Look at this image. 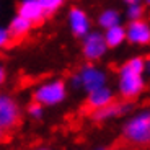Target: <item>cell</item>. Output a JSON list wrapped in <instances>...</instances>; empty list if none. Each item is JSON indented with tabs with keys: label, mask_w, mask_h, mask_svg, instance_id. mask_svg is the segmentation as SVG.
Masks as SVG:
<instances>
[{
	"label": "cell",
	"mask_w": 150,
	"mask_h": 150,
	"mask_svg": "<svg viewBox=\"0 0 150 150\" xmlns=\"http://www.w3.org/2000/svg\"><path fill=\"white\" fill-rule=\"evenodd\" d=\"M100 23H101V26H105V28L114 26L117 23V13L116 11H105L101 15V18H100Z\"/></svg>",
	"instance_id": "13"
},
{
	"label": "cell",
	"mask_w": 150,
	"mask_h": 150,
	"mask_svg": "<svg viewBox=\"0 0 150 150\" xmlns=\"http://www.w3.org/2000/svg\"><path fill=\"white\" fill-rule=\"evenodd\" d=\"M38 2H39V5H41L44 13H51L56 8H59L60 4H62V0H38Z\"/></svg>",
	"instance_id": "14"
},
{
	"label": "cell",
	"mask_w": 150,
	"mask_h": 150,
	"mask_svg": "<svg viewBox=\"0 0 150 150\" xmlns=\"http://www.w3.org/2000/svg\"><path fill=\"white\" fill-rule=\"evenodd\" d=\"M103 80H105L103 74H100L98 70H93V69H91V70H85V74L82 75V82L85 83V86L90 91L100 88L101 83H103Z\"/></svg>",
	"instance_id": "11"
},
{
	"label": "cell",
	"mask_w": 150,
	"mask_h": 150,
	"mask_svg": "<svg viewBox=\"0 0 150 150\" xmlns=\"http://www.w3.org/2000/svg\"><path fill=\"white\" fill-rule=\"evenodd\" d=\"M112 100H114V98L111 96V91L103 90L101 86H100V88H96V90L90 91V98H88V100L83 103L82 112H83V114H88V116H91V114H93L96 109L106 106L108 103H111Z\"/></svg>",
	"instance_id": "5"
},
{
	"label": "cell",
	"mask_w": 150,
	"mask_h": 150,
	"mask_svg": "<svg viewBox=\"0 0 150 150\" xmlns=\"http://www.w3.org/2000/svg\"><path fill=\"white\" fill-rule=\"evenodd\" d=\"M129 39L132 42H149V38H150V33H149V26L147 23L142 21V20H134L129 26V33H127Z\"/></svg>",
	"instance_id": "9"
},
{
	"label": "cell",
	"mask_w": 150,
	"mask_h": 150,
	"mask_svg": "<svg viewBox=\"0 0 150 150\" xmlns=\"http://www.w3.org/2000/svg\"><path fill=\"white\" fill-rule=\"evenodd\" d=\"M30 28H31V23L28 21L26 18H23V16H20V15L16 16L10 25V31H7V34H8L7 47H11V46H15L16 42L21 41Z\"/></svg>",
	"instance_id": "7"
},
{
	"label": "cell",
	"mask_w": 150,
	"mask_h": 150,
	"mask_svg": "<svg viewBox=\"0 0 150 150\" xmlns=\"http://www.w3.org/2000/svg\"><path fill=\"white\" fill-rule=\"evenodd\" d=\"M20 16L26 18L31 25H41L42 18H44V11H42L41 5L38 0H25L21 5L18 7Z\"/></svg>",
	"instance_id": "6"
},
{
	"label": "cell",
	"mask_w": 150,
	"mask_h": 150,
	"mask_svg": "<svg viewBox=\"0 0 150 150\" xmlns=\"http://www.w3.org/2000/svg\"><path fill=\"white\" fill-rule=\"evenodd\" d=\"M105 49H106V42L103 39V36L95 33L88 36V39L85 42V47H83V52H85V56L88 59H98L105 52Z\"/></svg>",
	"instance_id": "8"
},
{
	"label": "cell",
	"mask_w": 150,
	"mask_h": 150,
	"mask_svg": "<svg viewBox=\"0 0 150 150\" xmlns=\"http://www.w3.org/2000/svg\"><path fill=\"white\" fill-rule=\"evenodd\" d=\"M20 122L21 116L15 101H11L10 98L0 96V127L7 132H11V129L18 127Z\"/></svg>",
	"instance_id": "3"
},
{
	"label": "cell",
	"mask_w": 150,
	"mask_h": 150,
	"mask_svg": "<svg viewBox=\"0 0 150 150\" xmlns=\"http://www.w3.org/2000/svg\"><path fill=\"white\" fill-rule=\"evenodd\" d=\"M65 96V88L62 82H56L51 85H46L34 93V101L42 103V105H54L64 100Z\"/></svg>",
	"instance_id": "4"
},
{
	"label": "cell",
	"mask_w": 150,
	"mask_h": 150,
	"mask_svg": "<svg viewBox=\"0 0 150 150\" xmlns=\"http://www.w3.org/2000/svg\"><path fill=\"white\" fill-rule=\"evenodd\" d=\"M108 33H106V38H105V42L106 46H111V47H114V46H117L121 41L124 39V36H126V33H124V30L121 26H111L108 28Z\"/></svg>",
	"instance_id": "12"
},
{
	"label": "cell",
	"mask_w": 150,
	"mask_h": 150,
	"mask_svg": "<svg viewBox=\"0 0 150 150\" xmlns=\"http://www.w3.org/2000/svg\"><path fill=\"white\" fill-rule=\"evenodd\" d=\"M4 79H5V74H4V69H0V83L4 82Z\"/></svg>",
	"instance_id": "19"
},
{
	"label": "cell",
	"mask_w": 150,
	"mask_h": 150,
	"mask_svg": "<svg viewBox=\"0 0 150 150\" xmlns=\"http://www.w3.org/2000/svg\"><path fill=\"white\" fill-rule=\"evenodd\" d=\"M127 2H129V4H131V5H135V4H137V2H139V0H127Z\"/></svg>",
	"instance_id": "20"
},
{
	"label": "cell",
	"mask_w": 150,
	"mask_h": 150,
	"mask_svg": "<svg viewBox=\"0 0 150 150\" xmlns=\"http://www.w3.org/2000/svg\"><path fill=\"white\" fill-rule=\"evenodd\" d=\"M108 150H109V149H108Z\"/></svg>",
	"instance_id": "21"
},
{
	"label": "cell",
	"mask_w": 150,
	"mask_h": 150,
	"mask_svg": "<svg viewBox=\"0 0 150 150\" xmlns=\"http://www.w3.org/2000/svg\"><path fill=\"white\" fill-rule=\"evenodd\" d=\"M129 15H131V18H140V15H142V7H139V5L135 4L132 5V8L129 10Z\"/></svg>",
	"instance_id": "16"
},
{
	"label": "cell",
	"mask_w": 150,
	"mask_h": 150,
	"mask_svg": "<svg viewBox=\"0 0 150 150\" xmlns=\"http://www.w3.org/2000/svg\"><path fill=\"white\" fill-rule=\"evenodd\" d=\"M7 42H8V34H7V31L0 30V47H2V46H7Z\"/></svg>",
	"instance_id": "17"
},
{
	"label": "cell",
	"mask_w": 150,
	"mask_h": 150,
	"mask_svg": "<svg viewBox=\"0 0 150 150\" xmlns=\"http://www.w3.org/2000/svg\"><path fill=\"white\" fill-rule=\"evenodd\" d=\"M28 111H30L33 116H39V114H41V103H38V101L31 103V105L28 106Z\"/></svg>",
	"instance_id": "15"
},
{
	"label": "cell",
	"mask_w": 150,
	"mask_h": 150,
	"mask_svg": "<svg viewBox=\"0 0 150 150\" xmlns=\"http://www.w3.org/2000/svg\"><path fill=\"white\" fill-rule=\"evenodd\" d=\"M142 79L139 72L132 70L131 67L124 65L121 70V93H122V101L129 103L134 101L142 91Z\"/></svg>",
	"instance_id": "2"
},
{
	"label": "cell",
	"mask_w": 150,
	"mask_h": 150,
	"mask_svg": "<svg viewBox=\"0 0 150 150\" xmlns=\"http://www.w3.org/2000/svg\"><path fill=\"white\" fill-rule=\"evenodd\" d=\"M149 135H150V117L149 114L139 116L134 119L129 126H126L121 139L117 140L112 149H124V150H140L149 145Z\"/></svg>",
	"instance_id": "1"
},
{
	"label": "cell",
	"mask_w": 150,
	"mask_h": 150,
	"mask_svg": "<svg viewBox=\"0 0 150 150\" xmlns=\"http://www.w3.org/2000/svg\"><path fill=\"white\" fill-rule=\"evenodd\" d=\"M70 21H72V28H74V33L77 36H82V34L86 33L88 30V20H86L85 13L77 8L70 11Z\"/></svg>",
	"instance_id": "10"
},
{
	"label": "cell",
	"mask_w": 150,
	"mask_h": 150,
	"mask_svg": "<svg viewBox=\"0 0 150 150\" xmlns=\"http://www.w3.org/2000/svg\"><path fill=\"white\" fill-rule=\"evenodd\" d=\"M4 135H10V132H7L5 129L0 127V142H4V140H7V137H4Z\"/></svg>",
	"instance_id": "18"
}]
</instances>
